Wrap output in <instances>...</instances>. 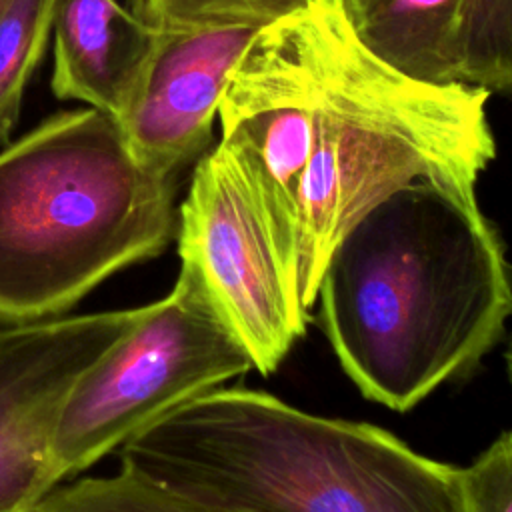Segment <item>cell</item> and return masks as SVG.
Listing matches in <instances>:
<instances>
[{"mask_svg": "<svg viewBox=\"0 0 512 512\" xmlns=\"http://www.w3.org/2000/svg\"><path fill=\"white\" fill-rule=\"evenodd\" d=\"M490 94L396 68L340 0L260 28L224 88L218 144L308 310L338 242L392 194L428 184L480 208L476 184L496 156Z\"/></svg>", "mask_w": 512, "mask_h": 512, "instance_id": "1", "label": "cell"}, {"mask_svg": "<svg viewBox=\"0 0 512 512\" xmlns=\"http://www.w3.org/2000/svg\"><path fill=\"white\" fill-rule=\"evenodd\" d=\"M320 326L372 402L406 412L466 376L512 316V270L480 208L414 184L362 216L320 280Z\"/></svg>", "mask_w": 512, "mask_h": 512, "instance_id": "2", "label": "cell"}, {"mask_svg": "<svg viewBox=\"0 0 512 512\" xmlns=\"http://www.w3.org/2000/svg\"><path fill=\"white\" fill-rule=\"evenodd\" d=\"M120 468L220 512H466L462 466L242 386L214 388L136 434Z\"/></svg>", "mask_w": 512, "mask_h": 512, "instance_id": "3", "label": "cell"}, {"mask_svg": "<svg viewBox=\"0 0 512 512\" xmlns=\"http://www.w3.org/2000/svg\"><path fill=\"white\" fill-rule=\"evenodd\" d=\"M176 176L136 160L118 122L62 110L0 150V326L70 312L176 238Z\"/></svg>", "mask_w": 512, "mask_h": 512, "instance_id": "4", "label": "cell"}, {"mask_svg": "<svg viewBox=\"0 0 512 512\" xmlns=\"http://www.w3.org/2000/svg\"><path fill=\"white\" fill-rule=\"evenodd\" d=\"M254 362L186 260L172 290L72 386L54 430L60 478L76 476L182 404L244 376Z\"/></svg>", "mask_w": 512, "mask_h": 512, "instance_id": "5", "label": "cell"}, {"mask_svg": "<svg viewBox=\"0 0 512 512\" xmlns=\"http://www.w3.org/2000/svg\"><path fill=\"white\" fill-rule=\"evenodd\" d=\"M180 260L202 276L260 374H272L306 332L308 308L234 162L216 142L194 164L178 208Z\"/></svg>", "mask_w": 512, "mask_h": 512, "instance_id": "6", "label": "cell"}, {"mask_svg": "<svg viewBox=\"0 0 512 512\" xmlns=\"http://www.w3.org/2000/svg\"><path fill=\"white\" fill-rule=\"evenodd\" d=\"M142 308L0 326V512H34L62 482L52 456L62 404Z\"/></svg>", "mask_w": 512, "mask_h": 512, "instance_id": "7", "label": "cell"}, {"mask_svg": "<svg viewBox=\"0 0 512 512\" xmlns=\"http://www.w3.org/2000/svg\"><path fill=\"white\" fill-rule=\"evenodd\" d=\"M260 28L232 22L158 32L142 78L116 120L140 164L178 176L206 152L228 78Z\"/></svg>", "mask_w": 512, "mask_h": 512, "instance_id": "8", "label": "cell"}, {"mask_svg": "<svg viewBox=\"0 0 512 512\" xmlns=\"http://www.w3.org/2000/svg\"><path fill=\"white\" fill-rule=\"evenodd\" d=\"M52 92L118 120L152 56L158 30L118 0H56Z\"/></svg>", "mask_w": 512, "mask_h": 512, "instance_id": "9", "label": "cell"}, {"mask_svg": "<svg viewBox=\"0 0 512 512\" xmlns=\"http://www.w3.org/2000/svg\"><path fill=\"white\" fill-rule=\"evenodd\" d=\"M56 0H8L0 14V144L10 142L24 88L52 32Z\"/></svg>", "mask_w": 512, "mask_h": 512, "instance_id": "10", "label": "cell"}, {"mask_svg": "<svg viewBox=\"0 0 512 512\" xmlns=\"http://www.w3.org/2000/svg\"><path fill=\"white\" fill-rule=\"evenodd\" d=\"M458 82L512 90V0H464Z\"/></svg>", "mask_w": 512, "mask_h": 512, "instance_id": "11", "label": "cell"}, {"mask_svg": "<svg viewBox=\"0 0 512 512\" xmlns=\"http://www.w3.org/2000/svg\"><path fill=\"white\" fill-rule=\"evenodd\" d=\"M310 0H128V8L158 32L250 22L266 26Z\"/></svg>", "mask_w": 512, "mask_h": 512, "instance_id": "12", "label": "cell"}, {"mask_svg": "<svg viewBox=\"0 0 512 512\" xmlns=\"http://www.w3.org/2000/svg\"><path fill=\"white\" fill-rule=\"evenodd\" d=\"M460 472L466 512H512V432H502Z\"/></svg>", "mask_w": 512, "mask_h": 512, "instance_id": "13", "label": "cell"}, {"mask_svg": "<svg viewBox=\"0 0 512 512\" xmlns=\"http://www.w3.org/2000/svg\"><path fill=\"white\" fill-rule=\"evenodd\" d=\"M34 512H146L124 470L112 476H82L56 486Z\"/></svg>", "mask_w": 512, "mask_h": 512, "instance_id": "14", "label": "cell"}, {"mask_svg": "<svg viewBox=\"0 0 512 512\" xmlns=\"http://www.w3.org/2000/svg\"><path fill=\"white\" fill-rule=\"evenodd\" d=\"M122 470V468H120ZM130 482V488L138 500V504L146 510V512H220L216 508L210 506H202L196 502H190L186 498H180L168 490H164L162 486L136 476L128 470H124Z\"/></svg>", "mask_w": 512, "mask_h": 512, "instance_id": "15", "label": "cell"}, {"mask_svg": "<svg viewBox=\"0 0 512 512\" xmlns=\"http://www.w3.org/2000/svg\"><path fill=\"white\" fill-rule=\"evenodd\" d=\"M506 368H508V376H510V384H512V342L506 352Z\"/></svg>", "mask_w": 512, "mask_h": 512, "instance_id": "16", "label": "cell"}, {"mask_svg": "<svg viewBox=\"0 0 512 512\" xmlns=\"http://www.w3.org/2000/svg\"><path fill=\"white\" fill-rule=\"evenodd\" d=\"M6 4H8V0H0V14H2V10H4Z\"/></svg>", "mask_w": 512, "mask_h": 512, "instance_id": "17", "label": "cell"}]
</instances>
